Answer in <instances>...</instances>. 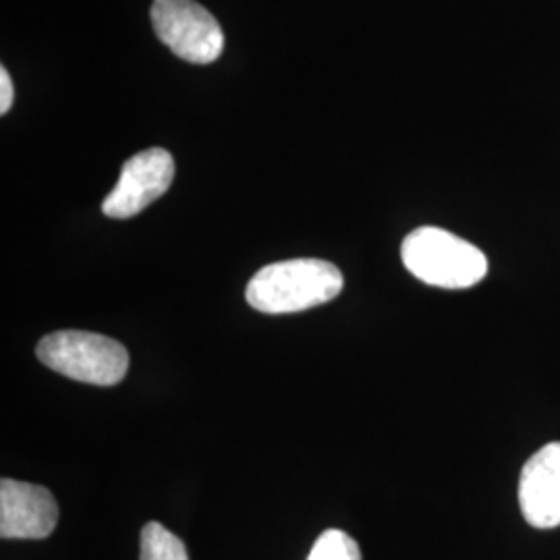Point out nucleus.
<instances>
[{
  "instance_id": "nucleus-3",
  "label": "nucleus",
  "mask_w": 560,
  "mask_h": 560,
  "mask_svg": "<svg viewBox=\"0 0 560 560\" xmlns=\"http://www.w3.org/2000/svg\"><path fill=\"white\" fill-rule=\"evenodd\" d=\"M38 360L71 381L115 386L129 370V353L119 340L98 332L60 330L38 342Z\"/></svg>"
},
{
  "instance_id": "nucleus-9",
  "label": "nucleus",
  "mask_w": 560,
  "mask_h": 560,
  "mask_svg": "<svg viewBox=\"0 0 560 560\" xmlns=\"http://www.w3.org/2000/svg\"><path fill=\"white\" fill-rule=\"evenodd\" d=\"M307 560H361L358 541L340 529H326L312 546Z\"/></svg>"
},
{
  "instance_id": "nucleus-10",
  "label": "nucleus",
  "mask_w": 560,
  "mask_h": 560,
  "mask_svg": "<svg viewBox=\"0 0 560 560\" xmlns=\"http://www.w3.org/2000/svg\"><path fill=\"white\" fill-rule=\"evenodd\" d=\"M13 81L9 78L7 69H0V113L4 115L13 104Z\"/></svg>"
},
{
  "instance_id": "nucleus-1",
  "label": "nucleus",
  "mask_w": 560,
  "mask_h": 560,
  "mask_svg": "<svg viewBox=\"0 0 560 560\" xmlns=\"http://www.w3.org/2000/svg\"><path fill=\"white\" fill-rule=\"evenodd\" d=\"M342 284L345 279L332 261H275L249 280L245 300L261 314H295L335 300Z\"/></svg>"
},
{
  "instance_id": "nucleus-6",
  "label": "nucleus",
  "mask_w": 560,
  "mask_h": 560,
  "mask_svg": "<svg viewBox=\"0 0 560 560\" xmlns=\"http://www.w3.org/2000/svg\"><path fill=\"white\" fill-rule=\"evenodd\" d=\"M59 523V504L52 492L27 481H0V538L44 540Z\"/></svg>"
},
{
  "instance_id": "nucleus-4",
  "label": "nucleus",
  "mask_w": 560,
  "mask_h": 560,
  "mask_svg": "<svg viewBox=\"0 0 560 560\" xmlns=\"http://www.w3.org/2000/svg\"><path fill=\"white\" fill-rule=\"evenodd\" d=\"M152 25L173 55L194 65H210L224 48V32L196 0H154Z\"/></svg>"
},
{
  "instance_id": "nucleus-7",
  "label": "nucleus",
  "mask_w": 560,
  "mask_h": 560,
  "mask_svg": "<svg viewBox=\"0 0 560 560\" xmlns=\"http://www.w3.org/2000/svg\"><path fill=\"white\" fill-rule=\"evenodd\" d=\"M520 506L536 529L560 525V442L541 446L521 469Z\"/></svg>"
},
{
  "instance_id": "nucleus-2",
  "label": "nucleus",
  "mask_w": 560,
  "mask_h": 560,
  "mask_svg": "<svg viewBox=\"0 0 560 560\" xmlns=\"http://www.w3.org/2000/svg\"><path fill=\"white\" fill-rule=\"evenodd\" d=\"M400 258L416 279L441 289H469L488 275V260L474 243L439 226L411 231L400 245Z\"/></svg>"
},
{
  "instance_id": "nucleus-8",
  "label": "nucleus",
  "mask_w": 560,
  "mask_h": 560,
  "mask_svg": "<svg viewBox=\"0 0 560 560\" xmlns=\"http://www.w3.org/2000/svg\"><path fill=\"white\" fill-rule=\"evenodd\" d=\"M140 560H189L185 544L159 521L141 529Z\"/></svg>"
},
{
  "instance_id": "nucleus-5",
  "label": "nucleus",
  "mask_w": 560,
  "mask_h": 560,
  "mask_svg": "<svg viewBox=\"0 0 560 560\" xmlns=\"http://www.w3.org/2000/svg\"><path fill=\"white\" fill-rule=\"evenodd\" d=\"M175 179V161L164 148H150L122 164L115 189L102 201L108 219H131L162 198Z\"/></svg>"
}]
</instances>
